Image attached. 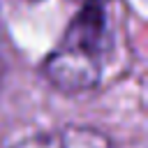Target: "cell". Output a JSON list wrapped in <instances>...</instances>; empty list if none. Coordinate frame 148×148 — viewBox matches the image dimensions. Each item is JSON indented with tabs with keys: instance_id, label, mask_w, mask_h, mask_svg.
Instances as JSON below:
<instances>
[{
	"instance_id": "1",
	"label": "cell",
	"mask_w": 148,
	"mask_h": 148,
	"mask_svg": "<svg viewBox=\"0 0 148 148\" xmlns=\"http://www.w3.org/2000/svg\"><path fill=\"white\" fill-rule=\"evenodd\" d=\"M111 49L109 18L99 0H88L69 21L58 46L44 60V76L62 92L92 90Z\"/></svg>"
},
{
	"instance_id": "2",
	"label": "cell",
	"mask_w": 148,
	"mask_h": 148,
	"mask_svg": "<svg viewBox=\"0 0 148 148\" xmlns=\"http://www.w3.org/2000/svg\"><path fill=\"white\" fill-rule=\"evenodd\" d=\"M9 148H116L106 134L95 127H62L30 134Z\"/></svg>"
}]
</instances>
